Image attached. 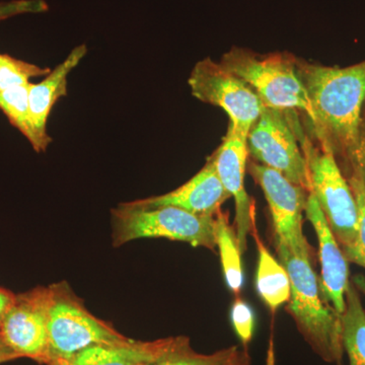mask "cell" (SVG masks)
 <instances>
[{
  "label": "cell",
  "instance_id": "cell-6",
  "mask_svg": "<svg viewBox=\"0 0 365 365\" xmlns=\"http://www.w3.org/2000/svg\"><path fill=\"white\" fill-rule=\"evenodd\" d=\"M297 133L307 160L311 192L341 249L351 248L359 237V207L351 187L334 155L322 150L302 124Z\"/></svg>",
  "mask_w": 365,
  "mask_h": 365
},
{
  "label": "cell",
  "instance_id": "cell-7",
  "mask_svg": "<svg viewBox=\"0 0 365 365\" xmlns=\"http://www.w3.org/2000/svg\"><path fill=\"white\" fill-rule=\"evenodd\" d=\"M299 113L265 108L247 137L249 155L311 192L306 157L299 140Z\"/></svg>",
  "mask_w": 365,
  "mask_h": 365
},
{
  "label": "cell",
  "instance_id": "cell-29",
  "mask_svg": "<svg viewBox=\"0 0 365 365\" xmlns=\"http://www.w3.org/2000/svg\"><path fill=\"white\" fill-rule=\"evenodd\" d=\"M352 282L354 283L359 292L365 294V277L362 275H356L353 277Z\"/></svg>",
  "mask_w": 365,
  "mask_h": 365
},
{
  "label": "cell",
  "instance_id": "cell-1",
  "mask_svg": "<svg viewBox=\"0 0 365 365\" xmlns=\"http://www.w3.org/2000/svg\"><path fill=\"white\" fill-rule=\"evenodd\" d=\"M297 72L312 108L311 138L337 160L344 176L351 169L365 102V60L347 67L297 59Z\"/></svg>",
  "mask_w": 365,
  "mask_h": 365
},
{
  "label": "cell",
  "instance_id": "cell-22",
  "mask_svg": "<svg viewBox=\"0 0 365 365\" xmlns=\"http://www.w3.org/2000/svg\"><path fill=\"white\" fill-rule=\"evenodd\" d=\"M237 353L239 350L237 346L220 350L212 354H200L190 349L151 365H222L234 359Z\"/></svg>",
  "mask_w": 365,
  "mask_h": 365
},
{
  "label": "cell",
  "instance_id": "cell-15",
  "mask_svg": "<svg viewBox=\"0 0 365 365\" xmlns=\"http://www.w3.org/2000/svg\"><path fill=\"white\" fill-rule=\"evenodd\" d=\"M88 52L85 44L74 48L63 62L46 76L39 83H29L31 123L37 139V153L47 150L52 139L47 132L48 119L59 98L67 96V78Z\"/></svg>",
  "mask_w": 365,
  "mask_h": 365
},
{
  "label": "cell",
  "instance_id": "cell-16",
  "mask_svg": "<svg viewBox=\"0 0 365 365\" xmlns=\"http://www.w3.org/2000/svg\"><path fill=\"white\" fill-rule=\"evenodd\" d=\"M253 227V235L258 248L259 258L256 273V288L262 300L272 311L289 302L292 284L287 269L264 246Z\"/></svg>",
  "mask_w": 365,
  "mask_h": 365
},
{
  "label": "cell",
  "instance_id": "cell-18",
  "mask_svg": "<svg viewBox=\"0 0 365 365\" xmlns=\"http://www.w3.org/2000/svg\"><path fill=\"white\" fill-rule=\"evenodd\" d=\"M215 241L225 282L235 294H239L244 284L241 250L235 230L228 222V215L220 210L215 215Z\"/></svg>",
  "mask_w": 365,
  "mask_h": 365
},
{
  "label": "cell",
  "instance_id": "cell-8",
  "mask_svg": "<svg viewBox=\"0 0 365 365\" xmlns=\"http://www.w3.org/2000/svg\"><path fill=\"white\" fill-rule=\"evenodd\" d=\"M188 83L193 97L222 108L230 118L228 126L241 136L248 137L266 108L246 83L210 58L195 64Z\"/></svg>",
  "mask_w": 365,
  "mask_h": 365
},
{
  "label": "cell",
  "instance_id": "cell-19",
  "mask_svg": "<svg viewBox=\"0 0 365 365\" xmlns=\"http://www.w3.org/2000/svg\"><path fill=\"white\" fill-rule=\"evenodd\" d=\"M28 86H14L0 91V110L36 150L37 139L31 123Z\"/></svg>",
  "mask_w": 365,
  "mask_h": 365
},
{
  "label": "cell",
  "instance_id": "cell-12",
  "mask_svg": "<svg viewBox=\"0 0 365 365\" xmlns=\"http://www.w3.org/2000/svg\"><path fill=\"white\" fill-rule=\"evenodd\" d=\"M192 349L185 336L155 341L126 338L107 344L90 346L71 360L51 365H151Z\"/></svg>",
  "mask_w": 365,
  "mask_h": 365
},
{
  "label": "cell",
  "instance_id": "cell-20",
  "mask_svg": "<svg viewBox=\"0 0 365 365\" xmlns=\"http://www.w3.org/2000/svg\"><path fill=\"white\" fill-rule=\"evenodd\" d=\"M345 178L351 187L359 207V237L354 246L342 252L348 262L365 268V187L356 165H353Z\"/></svg>",
  "mask_w": 365,
  "mask_h": 365
},
{
  "label": "cell",
  "instance_id": "cell-5",
  "mask_svg": "<svg viewBox=\"0 0 365 365\" xmlns=\"http://www.w3.org/2000/svg\"><path fill=\"white\" fill-rule=\"evenodd\" d=\"M48 288V354L46 365L71 360L90 346L126 339V336L97 318L67 282Z\"/></svg>",
  "mask_w": 365,
  "mask_h": 365
},
{
  "label": "cell",
  "instance_id": "cell-13",
  "mask_svg": "<svg viewBox=\"0 0 365 365\" xmlns=\"http://www.w3.org/2000/svg\"><path fill=\"white\" fill-rule=\"evenodd\" d=\"M304 213L318 237L322 288L335 311L342 314L346 309L345 295L350 283L347 259L312 192L307 197Z\"/></svg>",
  "mask_w": 365,
  "mask_h": 365
},
{
  "label": "cell",
  "instance_id": "cell-27",
  "mask_svg": "<svg viewBox=\"0 0 365 365\" xmlns=\"http://www.w3.org/2000/svg\"><path fill=\"white\" fill-rule=\"evenodd\" d=\"M19 359L11 349L6 345L4 340L0 337V364L9 361V360Z\"/></svg>",
  "mask_w": 365,
  "mask_h": 365
},
{
  "label": "cell",
  "instance_id": "cell-3",
  "mask_svg": "<svg viewBox=\"0 0 365 365\" xmlns=\"http://www.w3.org/2000/svg\"><path fill=\"white\" fill-rule=\"evenodd\" d=\"M297 59L287 53L258 54L232 48L220 64L256 93L266 108L302 113L312 119V108L297 72Z\"/></svg>",
  "mask_w": 365,
  "mask_h": 365
},
{
  "label": "cell",
  "instance_id": "cell-11",
  "mask_svg": "<svg viewBox=\"0 0 365 365\" xmlns=\"http://www.w3.org/2000/svg\"><path fill=\"white\" fill-rule=\"evenodd\" d=\"M247 137L235 133L230 126L222 145L211 155L216 173L223 187L235 200V234L241 253L247 250V237L254 227V203L245 186L248 163Z\"/></svg>",
  "mask_w": 365,
  "mask_h": 365
},
{
  "label": "cell",
  "instance_id": "cell-4",
  "mask_svg": "<svg viewBox=\"0 0 365 365\" xmlns=\"http://www.w3.org/2000/svg\"><path fill=\"white\" fill-rule=\"evenodd\" d=\"M140 239H168L215 250V216L197 215L175 206L145 207L135 201L112 210V244Z\"/></svg>",
  "mask_w": 365,
  "mask_h": 365
},
{
  "label": "cell",
  "instance_id": "cell-23",
  "mask_svg": "<svg viewBox=\"0 0 365 365\" xmlns=\"http://www.w3.org/2000/svg\"><path fill=\"white\" fill-rule=\"evenodd\" d=\"M235 333L245 344H248L254 335L255 316L253 309L245 300H235L230 312Z\"/></svg>",
  "mask_w": 365,
  "mask_h": 365
},
{
  "label": "cell",
  "instance_id": "cell-14",
  "mask_svg": "<svg viewBox=\"0 0 365 365\" xmlns=\"http://www.w3.org/2000/svg\"><path fill=\"white\" fill-rule=\"evenodd\" d=\"M230 194L223 187L210 158L202 169L181 187L157 197L137 200L145 207L175 206L197 215L215 216Z\"/></svg>",
  "mask_w": 365,
  "mask_h": 365
},
{
  "label": "cell",
  "instance_id": "cell-21",
  "mask_svg": "<svg viewBox=\"0 0 365 365\" xmlns=\"http://www.w3.org/2000/svg\"><path fill=\"white\" fill-rule=\"evenodd\" d=\"M49 68H43L23 60L0 54V91L14 86H26L30 79L47 76Z\"/></svg>",
  "mask_w": 365,
  "mask_h": 365
},
{
  "label": "cell",
  "instance_id": "cell-17",
  "mask_svg": "<svg viewBox=\"0 0 365 365\" xmlns=\"http://www.w3.org/2000/svg\"><path fill=\"white\" fill-rule=\"evenodd\" d=\"M345 299L346 309L341 314L343 349L349 365H365V311L354 283H349Z\"/></svg>",
  "mask_w": 365,
  "mask_h": 365
},
{
  "label": "cell",
  "instance_id": "cell-26",
  "mask_svg": "<svg viewBox=\"0 0 365 365\" xmlns=\"http://www.w3.org/2000/svg\"><path fill=\"white\" fill-rule=\"evenodd\" d=\"M16 295L11 294L9 290L0 287V328H1L4 319L6 318L11 307L16 302Z\"/></svg>",
  "mask_w": 365,
  "mask_h": 365
},
{
  "label": "cell",
  "instance_id": "cell-28",
  "mask_svg": "<svg viewBox=\"0 0 365 365\" xmlns=\"http://www.w3.org/2000/svg\"><path fill=\"white\" fill-rule=\"evenodd\" d=\"M222 365H250V360L246 353L239 351L234 359Z\"/></svg>",
  "mask_w": 365,
  "mask_h": 365
},
{
  "label": "cell",
  "instance_id": "cell-9",
  "mask_svg": "<svg viewBox=\"0 0 365 365\" xmlns=\"http://www.w3.org/2000/svg\"><path fill=\"white\" fill-rule=\"evenodd\" d=\"M248 170L267 200L275 239L282 242L295 256L309 259V246L302 232L309 192L261 163H250Z\"/></svg>",
  "mask_w": 365,
  "mask_h": 365
},
{
  "label": "cell",
  "instance_id": "cell-2",
  "mask_svg": "<svg viewBox=\"0 0 365 365\" xmlns=\"http://www.w3.org/2000/svg\"><path fill=\"white\" fill-rule=\"evenodd\" d=\"M275 247L292 284L288 311L314 351L326 361L340 364L344 351L341 314L329 306L309 259L295 256L279 240L275 239Z\"/></svg>",
  "mask_w": 365,
  "mask_h": 365
},
{
  "label": "cell",
  "instance_id": "cell-10",
  "mask_svg": "<svg viewBox=\"0 0 365 365\" xmlns=\"http://www.w3.org/2000/svg\"><path fill=\"white\" fill-rule=\"evenodd\" d=\"M0 337L16 356L46 364L48 354V288L16 295L0 328Z\"/></svg>",
  "mask_w": 365,
  "mask_h": 365
},
{
  "label": "cell",
  "instance_id": "cell-24",
  "mask_svg": "<svg viewBox=\"0 0 365 365\" xmlns=\"http://www.w3.org/2000/svg\"><path fill=\"white\" fill-rule=\"evenodd\" d=\"M49 6L44 0H11L0 2V21L25 14L44 13Z\"/></svg>",
  "mask_w": 365,
  "mask_h": 365
},
{
  "label": "cell",
  "instance_id": "cell-25",
  "mask_svg": "<svg viewBox=\"0 0 365 365\" xmlns=\"http://www.w3.org/2000/svg\"><path fill=\"white\" fill-rule=\"evenodd\" d=\"M353 165H356L359 168L365 187V112L362 114L359 143H357L356 153H355L354 162H353L352 167Z\"/></svg>",
  "mask_w": 365,
  "mask_h": 365
}]
</instances>
